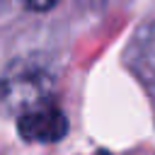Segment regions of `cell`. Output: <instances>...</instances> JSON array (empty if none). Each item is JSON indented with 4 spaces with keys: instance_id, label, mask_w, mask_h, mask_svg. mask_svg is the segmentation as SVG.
<instances>
[{
    "instance_id": "cell-1",
    "label": "cell",
    "mask_w": 155,
    "mask_h": 155,
    "mask_svg": "<svg viewBox=\"0 0 155 155\" xmlns=\"http://www.w3.org/2000/svg\"><path fill=\"white\" fill-rule=\"evenodd\" d=\"M51 102V78L41 70H19L0 82V107L19 116L34 107Z\"/></svg>"
},
{
    "instance_id": "cell-2",
    "label": "cell",
    "mask_w": 155,
    "mask_h": 155,
    "mask_svg": "<svg viewBox=\"0 0 155 155\" xmlns=\"http://www.w3.org/2000/svg\"><path fill=\"white\" fill-rule=\"evenodd\" d=\"M17 128H19V136L29 143H56L65 136L68 119L53 102H46L41 107H34L19 114Z\"/></svg>"
},
{
    "instance_id": "cell-3",
    "label": "cell",
    "mask_w": 155,
    "mask_h": 155,
    "mask_svg": "<svg viewBox=\"0 0 155 155\" xmlns=\"http://www.w3.org/2000/svg\"><path fill=\"white\" fill-rule=\"evenodd\" d=\"M29 10H34V12H46V10H51V7H56V2L58 0H22Z\"/></svg>"
}]
</instances>
